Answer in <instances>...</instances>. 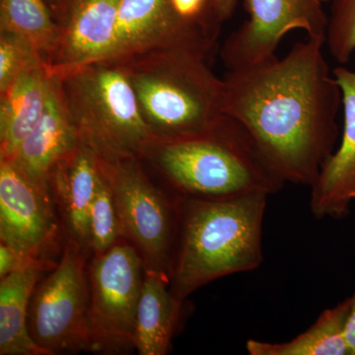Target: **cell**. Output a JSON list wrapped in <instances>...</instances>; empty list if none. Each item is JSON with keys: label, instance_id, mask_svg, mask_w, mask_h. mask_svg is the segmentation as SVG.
Returning <instances> with one entry per match:
<instances>
[{"label": "cell", "instance_id": "6da1fadb", "mask_svg": "<svg viewBox=\"0 0 355 355\" xmlns=\"http://www.w3.org/2000/svg\"><path fill=\"white\" fill-rule=\"evenodd\" d=\"M324 44V39L307 37L286 57L227 70L222 78L224 113L286 184L312 186L340 135L342 90Z\"/></svg>", "mask_w": 355, "mask_h": 355}, {"label": "cell", "instance_id": "7a4b0ae2", "mask_svg": "<svg viewBox=\"0 0 355 355\" xmlns=\"http://www.w3.org/2000/svg\"><path fill=\"white\" fill-rule=\"evenodd\" d=\"M207 55L187 49L120 60L154 142L205 137L223 125L224 83Z\"/></svg>", "mask_w": 355, "mask_h": 355}, {"label": "cell", "instance_id": "3957f363", "mask_svg": "<svg viewBox=\"0 0 355 355\" xmlns=\"http://www.w3.org/2000/svg\"><path fill=\"white\" fill-rule=\"evenodd\" d=\"M268 197L257 193L219 200L191 198L184 203L172 277L178 298L183 300L212 280L260 266Z\"/></svg>", "mask_w": 355, "mask_h": 355}, {"label": "cell", "instance_id": "277c9868", "mask_svg": "<svg viewBox=\"0 0 355 355\" xmlns=\"http://www.w3.org/2000/svg\"><path fill=\"white\" fill-rule=\"evenodd\" d=\"M148 153L168 181L193 198L270 196L286 184L266 164L246 132L228 116L210 135L153 142Z\"/></svg>", "mask_w": 355, "mask_h": 355}, {"label": "cell", "instance_id": "5b68a950", "mask_svg": "<svg viewBox=\"0 0 355 355\" xmlns=\"http://www.w3.org/2000/svg\"><path fill=\"white\" fill-rule=\"evenodd\" d=\"M58 79L80 141L98 157L114 161L146 154L154 139L120 62H93Z\"/></svg>", "mask_w": 355, "mask_h": 355}, {"label": "cell", "instance_id": "8992f818", "mask_svg": "<svg viewBox=\"0 0 355 355\" xmlns=\"http://www.w3.org/2000/svg\"><path fill=\"white\" fill-rule=\"evenodd\" d=\"M81 249L76 240L70 241L62 260L33 294L30 334L49 355L93 350L89 324L90 284Z\"/></svg>", "mask_w": 355, "mask_h": 355}, {"label": "cell", "instance_id": "52a82bcc", "mask_svg": "<svg viewBox=\"0 0 355 355\" xmlns=\"http://www.w3.org/2000/svg\"><path fill=\"white\" fill-rule=\"evenodd\" d=\"M142 257L133 246L114 244L96 254L89 275L93 350L133 345L144 277Z\"/></svg>", "mask_w": 355, "mask_h": 355}, {"label": "cell", "instance_id": "ba28073f", "mask_svg": "<svg viewBox=\"0 0 355 355\" xmlns=\"http://www.w3.org/2000/svg\"><path fill=\"white\" fill-rule=\"evenodd\" d=\"M99 161L113 191L121 234L139 249L147 268L165 272L173 232L165 198L142 171L139 158Z\"/></svg>", "mask_w": 355, "mask_h": 355}, {"label": "cell", "instance_id": "9c48e42d", "mask_svg": "<svg viewBox=\"0 0 355 355\" xmlns=\"http://www.w3.org/2000/svg\"><path fill=\"white\" fill-rule=\"evenodd\" d=\"M249 18L221 48L227 70L247 69L277 58L282 40L294 30L324 39L328 15L322 0H246Z\"/></svg>", "mask_w": 355, "mask_h": 355}, {"label": "cell", "instance_id": "30bf717a", "mask_svg": "<svg viewBox=\"0 0 355 355\" xmlns=\"http://www.w3.org/2000/svg\"><path fill=\"white\" fill-rule=\"evenodd\" d=\"M216 33L182 18L171 0H121L113 49L106 60H127L168 49H187L209 57Z\"/></svg>", "mask_w": 355, "mask_h": 355}, {"label": "cell", "instance_id": "8fae6325", "mask_svg": "<svg viewBox=\"0 0 355 355\" xmlns=\"http://www.w3.org/2000/svg\"><path fill=\"white\" fill-rule=\"evenodd\" d=\"M51 188L35 183L8 160H0V239L37 259L55 232Z\"/></svg>", "mask_w": 355, "mask_h": 355}, {"label": "cell", "instance_id": "7c38bea8", "mask_svg": "<svg viewBox=\"0 0 355 355\" xmlns=\"http://www.w3.org/2000/svg\"><path fill=\"white\" fill-rule=\"evenodd\" d=\"M121 0H76L58 22L60 36L48 60L51 74L106 60L113 49Z\"/></svg>", "mask_w": 355, "mask_h": 355}, {"label": "cell", "instance_id": "4fadbf2b", "mask_svg": "<svg viewBox=\"0 0 355 355\" xmlns=\"http://www.w3.org/2000/svg\"><path fill=\"white\" fill-rule=\"evenodd\" d=\"M333 74L342 90L343 128L338 148L311 186V210L317 218L342 217L355 203V71L338 67Z\"/></svg>", "mask_w": 355, "mask_h": 355}, {"label": "cell", "instance_id": "5bb4252c", "mask_svg": "<svg viewBox=\"0 0 355 355\" xmlns=\"http://www.w3.org/2000/svg\"><path fill=\"white\" fill-rule=\"evenodd\" d=\"M80 142L65 105L60 79L53 76L43 116L8 161L35 183L51 188L55 166Z\"/></svg>", "mask_w": 355, "mask_h": 355}, {"label": "cell", "instance_id": "9a60e30c", "mask_svg": "<svg viewBox=\"0 0 355 355\" xmlns=\"http://www.w3.org/2000/svg\"><path fill=\"white\" fill-rule=\"evenodd\" d=\"M99 158L80 142L51 173L50 184L62 205L74 240L89 246V212L102 178Z\"/></svg>", "mask_w": 355, "mask_h": 355}, {"label": "cell", "instance_id": "2e32d148", "mask_svg": "<svg viewBox=\"0 0 355 355\" xmlns=\"http://www.w3.org/2000/svg\"><path fill=\"white\" fill-rule=\"evenodd\" d=\"M53 76L48 64L29 70L0 93V157L10 160L36 127L48 103Z\"/></svg>", "mask_w": 355, "mask_h": 355}, {"label": "cell", "instance_id": "e0dca14e", "mask_svg": "<svg viewBox=\"0 0 355 355\" xmlns=\"http://www.w3.org/2000/svg\"><path fill=\"white\" fill-rule=\"evenodd\" d=\"M181 299L170 291L165 272L147 268L137 311L133 347L140 355H164L179 319Z\"/></svg>", "mask_w": 355, "mask_h": 355}, {"label": "cell", "instance_id": "ac0fdd59", "mask_svg": "<svg viewBox=\"0 0 355 355\" xmlns=\"http://www.w3.org/2000/svg\"><path fill=\"white\" fill-rule=\"evenodd\" d=\"M43 263L16 270L0 282V354L49 355L35 342L28 326V307Z\"/></svg>", "mask_w": 355, "mask_h": 355}, {"label": "cell", "instance_id": "d6986e66", "mask_svg": "<svg viewBox=\"0 0 355 355\" xmlns=\"http://www.w3.org/2000/svg\"><path fill=\"white\" fill-rule=\"evenodd\" d=\"M352 297L324 311L304 333L286 343L250 340L247 352L251 355H349L347 324Z\"/></svg>", "mask_w": 355, "mask_h": 355}, {"label": "cell", "instance_id": "ffe728a7", "mask_svg": "<svg viewBox=\"0 0 355 355\" xmlns=\"http://www.w3.org/2000/svg\"><path fill=\"white\" fill-rule=\"evenodd\" d=\"M0 32L25 39L48 62L60 36V25L46 0H1Z\"/></svg>", "mask_w": 355, "mask_h": 355}, {"label": "cell", "instance_id": "44dd1931", "mask_svg": "<svg viewBox=\"0 0 355 355\" xmlns=\"http://www.w3.org/2000/svg\"><path fill=\"white\" fill-rule=\"evenodd\" d=\"M101 165V164H100ZM102 169V168H101ZM102 178L89 212V247L96 254L108 251L121 234L113 191L102 170Z\"/></svg>", "mask_w": 355, "mask_h": 355}, {"label": "cell", "instance_id": "7402d4cb", "mask_svg": "<svg viewBox=\"0 0 355 355\" xmlns=\"http://www.w3.org/2000/svg\"><path fill=\"white\" fill-rule=\"evenodd\" d=\"M46 58L29 42L17 35L0 32V93L21 76L41 67Z\"/></svg>", "mask_w": 355, "mask_h": 355}, {"label": "cell", "instance_id": "603a6c76", "mask_svg": "<svg viewBox=\"0 0 355 355\" xmlns=\"http://www.w3.org/2000/svg\"><path fill=\"white\" fill-rule=\"evenodd\" d=\"M331 1L324 44L334 60L345 64L355 53V0Z\"/></svg>", "mask_w": 355, "mask_h": 355}, {"label": "cell", "instance_id": "cb8c5ba5", "mask_svg": "<svg viewBox=\"0 0 355 355\" xmlns=\"http://www.w3.org/2000/svg\"><path fill=\"white\" fill-rule=\"evenodd\" d=\"M171 3L184 19L205 26L218 35L220 26L212 17L209 0H171Z\"/></svg>", "mask_w": 355, "mask_h": 355}, {"label": "cell", "instance_id": "d4e9b609", "mask_svg": "<svg viewBox=\"0 0 355 355\" xmlns=\"http://www.w3.org/2000/svg\"><path fill=\"white\" fill-rule=\"evenodd\" d=\"M38 259L27 258L1 243L0 245V277L3 279L16 270L29 266L41 265Z\"/></svg>", "mask_w": 355, "mask_h": 355}, {"label": "cell", "instance_id": "484cf974", "mask_svg": "<svg viewBox=\"0 0 355 355\" xmlns=\"http://www.w3.org/2000/svg\"><path fill=\"white\" fill-rule=\"evenodd\" d=\"M237 0H209L210 12L218 25L225 22L234 12Z\"/></svg>", "mask_w": 355, "mask_h": 355}, {"label": "cell", "instance_id": "4316f807", "mask_svg": "<svg viewBox=\"0 0 355 355\" xmlns=\"http://www.w3.org/2000/svg\"><path fill=\"white\" fill-rule=\"evenodd\" d=\"M345 335H347L349 355H355V294L352 296V306H350Z\"/></svg>", "mask_w": 355, "mask_h": 355}, {"label": "cell", "instance_id": "83f0119b", "mask_svg": "<svg viewBox=\"0 0 355 355\" xmlns=\"http://www.w3.org/2000/svg\"><path fill=\"white\" fill-rule=\"evenodd\" d=\"M46 1L48 2L49 6L58 23L64 17L65 14L69 12V9L76 3V0H46Z\"/></svg>", "mask_w": 355, "mask_h": 355}, {"label": "cell", "instance_id": "f1b7e54d", "mask_svg": "<svg viewBox=\"0 0 355 355\" xmlns=\"http://www.w3.org/2000/svg\"><path fill=\"white\" fill-rule=\"evenodd\" d=\"M322 1L327 2V1H329V0H322Z\"/></svg>", "mask_w": 355, "mask_h": 355}]
</instances>
